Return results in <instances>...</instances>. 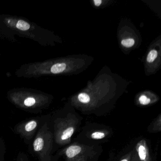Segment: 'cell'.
<instances>
[{
    "label": "cell",
    "instance_id": "cell-11",
    "mask_svg": "<svg viewBox=\"0 0 161 161\" xmlns=\"http://www.w3.org/2000/svg\"><path fill=\"white\" fill-rule=\"evenodd\" d=\"M121 45L126 47H132L135 44V41L133 39L129 38V39H123L121 41Z\"/></svg>",
    "mask_w": 161,
    "mask_h": 161
},
{
    "label": "cell",
    "instance_id": "cell-4",
    "mask_svg": "<svg viewBox=\"0 0 161 161\" xmlns=\"http://www.w3.org/2000/svg\"><path fill=\"white\" fill-rule=\"evenodd\" d=\"M73 132H74V129L72 127H69V128L65 129V130H64L62 133L59 139L57 140L58 141V143H59L60 140H62L63 141H65L71 137Z\"/></svg>",
    "mask_w": 161,
    "mask_h": 161
},
{
    "label": "cell",
    "instance_id": "cell-9",
    "mask_svg": "<svg viewBox=\"0 0 161 161\" xmlns=\"http://www.w3.org/2000/svg\"><path fill=\"white\" fill-rule=\"evenodd\" d=\"M16 161H31L29 156L25 152L20 151L18 153Z\"/></svg>",
    "mask_w": 161,
    "mask_h": 161
},
{
    "label": "cell",
    "instance_id": "cell-7",
    "mask_svg": "<svg viewBox=\"0 0 161 161\" xmlns=\"http://www.w3.org/2000/svg\"><path fill=\"white\" fill-rule=\"evenodd\" d=\"M17 28L21 31H27L30 28V25L24 20H20L18 21L16 25Z\"/></svg>",
    "mask_w": 161,
    "mask_h": 161
},
{
    "label": "cell",
    "instance_id": "cell-5",
    "mask_svg": "<svg viewBox=\"0 0 161 161\" xmlns=\"http://www.w3.org/2000/svg\"><path fill=\"white\" fill-rule=\"evenodd\" d=\"M6 147L5 141L2 137H0V161H5Z\"/></svg>",
    "mask_w": 161,
    "mask_h": 161
},
{
    "label": "cell",
    "instance_id": "cell-6",
    "mask_svg": "<svg viewBox=\"0 0 161 161\" xmlns=\"http://www.w3.org/2000/svg\"><path fill=\"white\" fill-rule=\"evenodd\" d=\"M66 65L65 64H57L52 67L51 71L53 73L57 74L63 72L65 69Z\"/></svg>",
    "mask_w": 161,
    "mask_h": 161
},
{
    "label": "cell",
    "instance_id": "cell-1",
    "mask_svg": "<svg viewBox=\"0 0 161 161\" xmlns=\"http://www.w3.org/2000/svg\"><path fill=\"white\" fill-rule=\"evenodd\" d=\"M48 123L41 128L32 142L28 146L29 152L37 161H55L52 155L53 137Z\"/></svg>",
    "mask_w": 161,
    "mask_h": 161
},
{
    "label": "cell",
    "instance_id": "cell-13",
    "mask_svg": "<svg viewBox=\"0 0 161 161\" xmlns=\"http://www.w3.org/2000/svg\"><path fill=\"white\" fill-rule=\"evenodd\" d=\"M139 102L143 105H147L150 102V99L148 98L146 96H141L139 98Z\"/></svg>",
    "mask_w": 161,
    "mask_h": 161
},
{
    "label": "cell",
    "instance_id": "cell-10",
    "mask_svg": "<svg viewBox=\"0 0 161 161\" xmlns=\"http://www.w3.org/2000/svg\"><path fill=\"white\" fill-rule=\"evenodd\" d=\"M78 99L80 102L87 103L90 102V97L86 93H81L78 96Z\"/></svg>",
    "mask_w": 161,
    "mask_h": 161
},
{
    "label": "cell",
    "instance_id": "cell-15",
    "mask_svg": "<svg viewBox=\"0 0 161 161\" xmlns=\"http://www.w3.org/2000/svg\"><path fill=\"white\" fill-rule=\"evenodd\" d=\"M101 0H94V2L95 5L97 6H99L101 5L102 3Z\"/></svg>",
    "mask_w": 161,
    "mask_h": 161
},
{
    "label": "cell",
    "instance_id": "cell-8",
    "mask_svg": "<svg viewBox=\"0 0 161 161\" xmlns=\"http://www.w3.org/2000/svg\"><path fill=\"white\" fill-rule=\"evenodd\" d=\"M158 53L155 50H152L150 52L147 57V61L148 63H152L157 57Z\"/></svg>",
    "mask_w": 161,
    "mask_h": 161
},
{
    "label": "cell",
    "instance_id": "cell-12",
    "mask_svg": "<svg viewBox=\"0 0 161 161\" xmlns=\"http://www.w3.org/2000/svg\"><path fill=\"white\" fill-rule=\"evenodd\" d=\"M138 153L139 157L141 160H144L146 159V149L144 146H140L138 148Z\"/></svg>",
    "mask_w": 161,
    "mask_h": 161
},
{
    "label": "cell",
    "instance_id": "cell-14",
    "mask_svg": "<svg viewBox=\"0 0 161 161\" xmlns=\"http://www.w3.org/2000/svg\"><path fill=\"white\" fill-rule=\"evenodd\" d=\"M91 136H92V138H93V139H102L105 136V135L103 133L96 132L93 133L92 134Z\"/></svg>",
    "mask_w": 161,
    "mask_h": 161
},
{
    "label": "cell",
    "instance_id": "cell-3",
    "mask_svg": "<svg viewBox=\"0 0 161 161\" xmlns=\"http://www.w3.org/2000/svg\"><path fill=\"white\" fill-rule=\"evenodd\" d=\"M81 147L78 146H72L69 147L66 151V155L69 158H73L81 151Z\"/></svg>",
    "mask_w": 161,
    "mask_h": 161
},
{
    "label": "cell",
    "instance_id": "cell-16",
    "mask_svg": "<svg viewBox=\"0 0 161 161\" xmlns=\"http://www.w3.org/2000/svg\"><path fill=\"white\" fill-rule=\"evenodd\" d=\"M121 161H128L127 159H123V160H121Z\"/></svg>",
    "mask_w": 161,
    "mask_h": 161
},
{
    "label": "cell",
    "instance_id": "cell-2",
    "mask_svg": "<svg viewBox=\"0 0 161 161\" xmlns=\"http://www.w3.org/2000/svg\"><path fill=\"white\" fill-rule=\"evenodd\" d=\"M50 118V115H41L26 119L16 124L13 131L20 136L27 146H29L39 130L48 122Z\"/></svg>",
    "mask_w": 161,
    "mask_h": 161
}]
</instances>
